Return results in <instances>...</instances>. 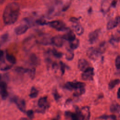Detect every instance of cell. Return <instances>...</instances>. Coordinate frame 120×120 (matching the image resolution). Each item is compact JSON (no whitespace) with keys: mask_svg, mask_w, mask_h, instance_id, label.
Masks as SVG:
<instances>
[{"mask_svg":"<svg viewBox=\"0 0 120 120\" xmlns=\"http://www.w3.org/2000/svg\"><path fill=\"white\" fill-rule=\"evenodd\" d=\"M117 0H113L112 3H111V6L112 7H114L115 8L116 6V4H117Z\"/></svg>","mask_w":120,"mask_h":120,"instance_id":"cell-38","label":"cell"},{"mask_svg":"<svg viewBox=\"0 0 120 120\" xmlns=\"http://www.w3.org/2000/svg\"><path fill=\"white\" fill-rule=\"evenodd\" d=\"M99 118L104 120L110 119L111 120H116V117L114 115H104L100 116Z\"/></svg>","mask_w":120,"mask_h":120,"instance_id":"cell-28","label":"cell"},{"mask_svg":"<svg viewBox=\"0 0 120 120\" xmlns=\"http://www.w3.org/2000/svg\"><path fill=\"white\" fill-rule=\"evenodd\" d=\"M48 24L51 27L58 31H67L69 30L65 23L61 21H53L48 22Z\"/></svg>","mask_w":120,"mask_h":120,"instance_id":"cell-3","label":"cell"},{"mask_svg":"<svg viewBox=\"0 0 120 120\" xmlns=\"http://www.w3.org/2000/svg\"><path fill=\"white\" fill-rule=\"evenodd\" d=\"M38 92H39L38 90L36 87L33 86L31 88L29 96L31 98H35L38 96Z\"/></svg>","mask_w":120,"mask_h":120,"instance_id":"cell-24","label":"cell"},{"mask_svg":"<svg viewBox=\"0 0 120 120\" xmlns=\"http://www.w3.org/2000/svg\"><path fill=\"white\" fill-rule=\"evenodd\" d=\"M79 45V39L75 38L73 41L69 42V48L72 50H74L76 49Z\"/></svg>","mask_w":120,"mask_h":120,"instance_id":"cell-22","label":"cell"},{"mask_svg":"<svg viewBox=\"0 0 120 120\" xmlns=\"http://www.w3.org/2000/svg\"><path fill=\"white\" fill-rule=\"evenodd\" d=\"M19 120H27V119H26L25 118H22L20 119H19Z\"/></svg>","mask_w":120,"mask_h":120,"instance_id":"cell-41","label":"cell"},{"mask_svg":"<svg viewBox=\"0 0 120 120\" xmlns=\"http://www.w3.org/2000/svg\"><path fill=\"white\" fill-rule=\"evenodd\" d=\"M117 95V98H120V88H119L118 90Z\"/></svg>","mask_w":120,"mask_h":120,"instance_id":"cell-39","label":"cell"},{"mask_svg":"<svg viewBox=\"0 0 120 120\" xmlns=\"http://www.w3.org/2000/svg\"><path fill=\"white\" fill-rule=\"evenodd\" d=\"M29 75L31 79H33L35 77V73H36V69L35 68H32L31 69H29V71L28 72Z\"/></svg>","mask_w":120,"mask_h":120,"instance_id":"cell-32","label":"cell"},{"mask_svg":"<svg viewBox=\"0 0 120 120\" xmlns=\"http://www.w3.org/2000/svg\"><path fill=\"white\" fill-rule=\"evenodd\" d=\"M94 75L93 68L89 67L83 71L82 74V78L85 81H92L93 79Z\"/></svg>","mask_w":120,"mask_h":120,"instance_id":"cell-6","label":"cell"},{"mask_svg":"<svg viewBox=\"0 0 120 120\" xmlns=\"http://www.w3.org/2000/svg\"><path fill=\"white\" fill-rule=\"evenodd\" d=\"M12 101L17 105L18 108L22 112H26V103L25 100L19 97L15 96L12 98Z\"/></svg>","mask_w":120,"mask_h":120,"instance_id":"cell-5","label":"cell"},{"mask_svg":"<svg viewBox=\"0 0 120 120\" xmlns=\"http://www.w3.org/2000/svg\"><path fill=\"white\" fill-rule=\"evenodd\" d=\"M106 43L105 41H103L99 44L98 47L96 49L98 51V52H99V53L101 54L105 52L106 49Z\"/></svg>","mask_w":120,"mask_h":120,"instance_id":"cell-20","label":"cell"},{"mask_svg":"<svg viewBox=\"0 0 120 120\" xmlns=\"http://www.w3.org/2000/svg\"><path fill=\"white\" fill-rule=\"evenodd\" d=\"M29 61L32 66H37L39 63V60L35 54H31L29 57Z\"/></svg>","mask_w":120,"mask_h":120,"instance_id":"cell-16","label":"cell"},{"mask_svg":"<svg viewBox=\"0 0 120 120\" xmlns=\"http://www.w3.org/2000/svg\"><path fill=\"white\" fill-rule=\"evenodd\" d=\"M52 94L53 95V97H54V99H55V100L56 101H58L59 100L60 98V95L59 94V93H58L57 90L56 89H54L53 90V92H52Z\"/></svg>","mask_w":120,"mask_h":120,"instance_id":"cell-30","label":"cell"},{"mask_svg":"<svg viewBox=\"0 0 120 120\" xmlns=\"http://www.w3.org/2000/svg\"><path fill=\"white\" fill-rule=\"evenodd\" d=\"M74 29L75 33L78 35L80 36L83 33V28L81 26V25L78 23H76L74 26Z\"/></svg>","mask_w":120,"mask_h":120,"instance_id":"cell-19","label":"cell"},{"mask_svg":"<svg viewBox=\"0 0 120 120\" xmlns=\"http://www.w3.org/2000/svg\"><path fill=\"white\" fill-rule=\"evenodd\" d=\"M8 35L7 33H5L2 35L0 38V45L4 44L8 39Z\"/></svg>","mask_w":120,"mask_h":120,"instance_id":"cell-29","label":"cell"},{"mask_svg":"<svg viewBox=\"0 0 120 120\" xmlns=\"http://www.w3.org/2000/svg\"><path fill=\"white\" fill-rule=\"evenodd\" d=\"M74 57V54L73 51V50L70 49V48L69 49H67V52L66 53V58L68 60H73Z\"/></svg>","mask_w":120,"mask_h":120,"instance_id":"cell-23","label":"cell"},{"mask_svg":"<svg viewBox=\"0 0 120 120\" xmlns=\"http://www.w3.org/2000/svg\"><path fill=\"white\" fill-rule=\"evenodd\" d=\"M86 54L90 59L92 60H96L98 59L99 53L96 48L93 47H90L87 50Z\"/></svg>","mask_w":120,"mask_h":120,"instance_id":"cell-7","label":"cell"},{"mask_svg":"<svg viewBox=\"0 0 120 120\" xmlns=\"http://www.w3.org/2000/svg\"><path fill=\"white\" fill-rule=\"evenodd\" d=\"M0 94L3 99H6L8 96L7 85L6 82L3 81L0 82Z\"/></svg>","mask_w":120,"mask_h":120,"instance_id":"cell-10","label":"cell"},{"mask_svg":"<svg viewBox=\"0 0 120 120\" xmlns=\"http://www.w3.org/2000/svg\"><path fill=\"white\" fill-rule=\"evenodd\" d=\"M35 22L36 24L38 25H43L45 24H48V23L46 22V21L43 19V18H39L35 21Z\"/></svg>","mask_w":120,"mask_h":120,"instance_id":"cell-31","label":"cell"},{"mask_svg":"<svg viewBox=\"0 0 120 120\" xmlns=\"http://www.w3.org/2000/svg\"><path fill=\"white\" fill-rule=\"evenodd\" d=\"M6 0H0V4H2Z\"/></svg>","mask_w":120,"mask_h":120,"instance_id":"cell-40","label":"cell"},{"mask_svg":"<svg viewBox=\"0 0 120 120\" xmlns=\"http://www.w3.org/2000/svg\"><path fill=\"white\" fill-rule=\"evenodd\" d=\"M81 111L83 116V120H89L90 119V113L89 107H83L82 108Z\"/></svg>","mask_w":120,"mask_h":120,"instance_id":"cell-17","label":"cell"},{"mask_svg":"<svg viewBox=\"0 0 120 120\" xmlns=\"http://www.w3.org/2000/svg\"><path fill=\"white\" fill-rule=\"evenodd\" d=\"M6 59L8 62L13 64H15L16 62V59L15 57L13 55L10 54L7 52H6Z\"/></svg>","mask_w":120,"mask_h":120,"instance_id":"cell-21","label":"cell"},{"mask_svg":"<svg viewBox=\"0 0 120 120\" xmlns=\"http://www.w3.org/2000/svg\"></svg>","mask_w":120,"mask_h":120,"instance_id":"cell-43","label":"cell"},{"mask_svg":"<svg viewBox=\"0 0 120 120\" xmlns=\"http://www.w3.org/2000/svg\"><path fill=\"white\" fill-rule=\"evenodd\" d=\"M85 84L80 82H68L65 84V88L69 90H78L84 88Z\"/></svg>","mask_w":120,"mask_h":120,"instance_id":"cell-4","label":"cell"},{"mask_svg":"<svg viewBox=\"0 0 120 120\" xmlns=\"http://www.w3.org/2000/svg\"><path fill=\"white\" fill-rule=\"evenodd\" d=\"M70 5V3H68V4H67L66 5H64V6L62 8V10L63 11H65L67 10L68 9V8H69Z\"/></svg>","mask_w":120,"mask_h":120,"instance_id":"cell-36","label":"cell"},{"mask_svg":"<svg viewBox=\"0 0 120 120\" xmlns=\"http://www.w3.org/2000/svg\"><path fill=\"white\" fill-rule=\"evenodd\" d=\"M26 114L28 117L30 119H32L34 117V112L32 110H29L26 112Z\"/></svg>","mask_w":120,"mask_h":120,"instance_id":"cell-35","label":"cell"},{"mask_svg":"<svg viewBox=\"0 0 120 120\" xmlns=\"http://www.w3.org/2000/svg\"><path fill=\"white\" fill-rule=\"evenodd\" d=\"M100 29L96 30L89 33L88 35V40L89 42L92 44L95 43L99 38Z\"/></svg>","mask_w":120,"mask_h":120,"instance_id":"cell-9","label":"cell"},{"mask_svg":"<svg viewBox=\"0 0 120 120\" xmlns=\"http://www.w3.org/2000/svg\"><path fill=\"white\" fill-rule=\"evenodd\" d=\"M34 41L33 38H29L26 39L24 44V47L26 50L30 49L31 47L33 46Z\"/></svg>","mask_w":120,"mask_h":120,"instance_id":"cell-18","label":"cell"},{"mask_svg":"<svg viewBox=\"0 0 120 120\" xmlns=\"http://www.w3.org/2000/svg\"><path fill=\"white\" fill-rule=\"evenodd\" d=\"M51 52H52V55L55 57L57 58H60L63 55V53L62 52L58 51L55 49H53L52 50Z\"/></svg>","mask_w":120,"mask_h":120,"instance_id":"cell-27","label":"cell"},{"mask_svg":"<svg viewBox=\"0 0 120 120\" xmlns=\"http://www.w3.org/2000/svg\"><path fill=\"white\" fill-rule=\"evenodd\" d=\"M64 40L62 36L57 35L52 37V44L57 47H60L63 45Z\"/></svg>","mask_w":120,"mask_h":120,"instance_id":"cell-14","label":"cell"},{"mask_svg":"<svg viewBox=\"0 0 120 120\" xmlns=\"http://www.w3.org/2000/svg\"><path fill=\"white\" fill-rule=\"evenodd\" d=\"M60 69L61 72V75H64L65 71V69H66V65L62 61H60Z\"/></svg>","mask_w":120,"mask_h":120,"instance_id":"cell-33","label":"cell"},{"mask_svg":"<svg viewBox=\"0 0 120 120\" xmlns=\"http://www.w3.org/2000/svg\"><path fill=\"white\" fill-rule=\"evenodd\" d=\"M1 75H0V82H1Z\"/></svg>","mask_w":120,"mask_h":120,"instance_id":"cell-42","label":"cell"},{"mask_svg":"<svg viewBox=\"0 0 120 120\" xmlns=\"http://www.w3.org/2000/svg\"><path fill=\"white\" fill-rule=\"evenodd\" d=\"M28 29H29L28 24H20L19 26L15 27V32L17 35H20L25 33L26 31L28 30Z\"/></svg>","mask_w":120,"mask_h":120,"instance_id":"cell-12","label":"cell"},{"mask_svg":"<svg viewBox=\"0 0 120 120\" xmlns=\"http://www.w3.org/2000/svg\"><path fill=\"white\" fill-rule=\"evenodd\" d=\"M52 37L48 33H42L39 34L37 37L36 42L42 45H49L52 44Z\"/></svg>","mask_w":120,"mask_h":120,"instance_id":"cell-2","label":"cell"},{"mask_svg":"<svg viewBox=\"0 0 120 120\" xmlns=\"http://www.w3.org/2000/svg\"><path fill=\"white\" fill-rule=\"evenodd\" d=\"M62 37L64 40H68L69 42L73 41L76 38L74 33L70 30L66 34L62 35Z\"/></svg>","mask_w":120,"mask_h":120,"instance_id":"cell-15","label":"cell"},{"mask_svg":"<svg viewBox=\"0 0 120 120\" xmlns=\"http://www.w3.org/2000/svg\"><path fill=\"white\" fill-rule=\"evenodd\" d=\"M115 66L116 68L118 69H120V56L118 55L116 59H115Z\"/></svg>","mask_w":120,"mask_h":120,"instance_id":"cell-34","label":"cell"},{"mask_svg":"<svg viewBox=\"0 0 120 120\" xmlns=\"http://www.w3.org/2000/svg\"><path fill=\"white\" fill-rule=\"evenodd\" d=\"M110 111L112 112H117L120 111V105L117 104H112L110 106Z\"/></svg>","mask_w":120,"mask_h":120,"instance_id":"cell-26","label":"cell"},{"mask_svg":"<svg viewBox=\"0 0 120 120\" xmlns=\"http://www.w3.org/2000/svg\"><path fill=\"white\" fill-rule=\"evenodd\" d=\"M120 83V80L119 79H116L111 81L108 84V88L110 90L112 89L116 85L119 84Z\"/></svg>","mask_w":120,"mask_h":120,"instance_id":"cell-25","label":"cell"},{"mask_svg":"<svg viewBox=\"0 0 120 120\" xmlns=\"http://www.w3.org/2000/svg\"><path fill=\"white\" fill-rule=\"evenodd\" d=\"M119 24H120V16H117L114 18H112L109 21L106 27L107 30H110L116 27Z\"/></svg>","mask_w":120,"mask_h":120,"instance_id":"cell-8","label":"cell"},{"mask_svg":"<svg viewBox=\"0 0 120 120\" xmlns=\"http://www.w3.org/2000/svg\"><path fill=\"white\" fill-rule=\"evenodd\" d=\"M38 105L40 108V109H42V110L44 112L45 110L47 108L49 105L48 102L47 97H43L40 98L38 100Z\"/></svg>","mask_w":120,"mask_h":120,"instance_id":"cell-11","label":"cell"},{"mask_svg":"<svg viewBox=\"0 0 120 120\" xmlns=\"http://www.w3.org/2000/svg\"><path fill=\"white\" fill-rule=\"evenodd\" d=\"M78 18H76V17H71L70 18V21L73 22V23H77V22L78 21Z\"/></svg>","mask_w":120,"mask_h":120,"instance_id":"cell-37","label":"cell"},{"mask_svg":"<svg viewBox=\"0 0 120 120\" xmlns=\"http://www.w3.org/2000/svg\"><path fill=\"white\" fill-rule=\"evenodd\" d=\"M20 13V7L15 2L8 4L3 14L4 23L6 25H11L17 20Z\"/></svg>","mask_w":120,"mask_h":120,"instance_id":"cell-1","label":"cell"},{"mask_svg":"<svg viewBox=\"0 0 120 120\" xmlns=\"http://www.w3.org/2000/svg\"><path fill=\"white\" fill-rule=\"evenodd\" d=\"M78 68L82 71H84L87 68H89V63L88 61L84 59H80L78 61Z\"/></svg>","mask_w":120,"mask_h":120,"instance_id":"cell-13","label":"cell"}]
</instances>
